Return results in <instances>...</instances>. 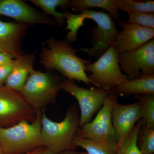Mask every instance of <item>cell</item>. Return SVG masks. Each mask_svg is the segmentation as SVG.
<instances>
[{
	"instance_id": "1",
	"label": "cell",
	"mask_w": 154,
	"mask_h": 154,
	"mask_svg": "<svg viewBox=\"0 0 154 154\" xmlns=\"http://www.w3.org/2000/svg\"><path fill=\"white\" fill-rule=\"evenodd\" d=\"M65 18L69 27L76 31L85 25V19H91L96 22V26L92 27L85 35L86 40L90 42L92 47H81L77 49V51L85 52L90 57L98 59L113 45L119 32L112 17L103 11L86 10L77 14L67 12Z\"/></svg>"
},
{
	"instance_id": "2",
	"label": "cell",
	"mask_w": 154,
	"mask_h": 154,
	"mask_svg": "<svg viewBox=\"0 0 154 154\" xmlns=\"http://www.w3.org/2000/svg\"><path fill=\"white\" fill-rule=\"evenodd\" d=\"M48 47H44L40 55V63L45 69L56 71L66 79L82 82L91 86L86 73V65L89 60L78 57L71 42L67 39L56 40L52 37L46 41Z\"/></svg>"
},
{
	"instance_id": "3",
	"label": "cell",
	"mask_w": 154,
	"mask_h": 154,
	"mask_svg": "<svg viewBox=\"0 0 154 154\" xmlns=\"http://www.w3.org/2000/svg\"><path fill=\"white\" fill-rule=\"evenodd\" d=\"M80 127V114L76 104H72L67 110L63 120L52 121L47 117L45 109L42 113L41 137L44 146L61 154L74 149L73 140Z\"/></svg>"
},
{
	"instance_id": "4",
	"label": "cell",
	"mask_w": 154,
	"mask_h": 154,
	"mask_svg": "<svg viewBox=\"0 0 154 154\" xmlns=\"http://www.w3.org/2000/svg\"><path fill=\"white\" fill-rule=\"evenodd\" d=\"M42 111L32 122H20L14 126L0 128V148L3 154H23L42 146Z\"/></svg>"
},
{
	"instance_id": "5",
	"label": "cell",
	"mask_w": 154,
	"mask_h": 154,
	"mask_svg": "<svg viewBox=\"0 0 154 154\" xmlns=\"http://www.w3.org/2000/svg\"><path fill=\"white\" fill-rule=\"evenodd\" d=\"M54 71L43 72L32 70L28 81L20 91L24 99L36 112L49 104H54L65 80Z\"/></svg>"
},
{
	"instance_id": "6",
	"label": "cell",
	"mask_w": 154,
	"mask_h": 154,
	"mask_svg": "<svg viewBox=\"0 0 154 154\" xmlns=\"http://www.w3.org/2000/svg\"><path fill=\"white\" fill-rule=\"evenodd\" d=\"M90 83L100 88L111 90L114 86L126 82L128 77L122 72L118 61V54L112 45L95 62L86 65Z\"/></svg>"
},
{
	"instance_id": "7",
	"label": "cell",
	"mask_w": 154,
	"mask_h": 154,
	"mask_svg": "<svg viewBox=\"0 0 154 154\" xmlns=\"http://www.w3.org/2000/svg\"><path fill=\"white\" fill-rule=\"evenodd\" d=\"M117 98L118 95L112 91L105 98L94 120L80 127L76 136L117 148L112 121V111Z\"/></svg>"
},
{
	"instance_id": "8",
	"label": "cell",
	"mask_w": 154,
	"mask_h": 154,
	"mask_svg": "<svg viewBox=\"0 0 154 154\" xmlns=\"http://www.w3.org/2000/svg\"><path fill=\"white\" fill-rule=\"evenodd\" d=\"M36 112L20 92L0 86V128L10 127L20 122H33Z\"/></svg>"
},
{
	"instance_id": "9",
	"label": "cell",
	"mask_w": 154,
	"mask_h": 154,
	"mask_svg": "<svg viewBox=\"0 0 154 154\" xmlns=\"http://www.w3.org/2000/svg\"><path fill=\"white\" fill-rule=\"evenodd\" d=\"M61 90L74 96L79 103L80 109V127L91 122L94 114L99 111L105 98L111 90L88 89L81 88L74 80L65 79Z\"/></svg>"
},
{
	"instance_id": "10",
	"label": "cell",
	"mask_w": 154,
	"mask_h": 154,
	"mask_svg": "<svg viewBox=\"0 0 154 154\" xmlns=\"http://www.w3.org/2000/svg\"><path fill=\"white\" fill-rule=\"evenodd\" d=\"M120 68L128 80L154 74V39L137 49L118 54Z\"/></svg>"
},
{
	"instance_id": "11",
	"label": "cell",
	"mask_w": 154,
	"mask_h": 154,
	"mask_svg": "<svg viewBox=\"0 0 154 154\" xmlns=\"http://www.w3.org/2000/svg\"><path fill=\"white\" fill-rule=\"evenodd\" d=\"M0 15L11 17L17 22L29 26L39 24L57 25L53 18L37 11L22 0H0Z\"/></svg>"
},
{
	"instance_id": "12",
	"label": "cell",
	"mask_w": 154,
	"mask_h": 154,
	"mask_svg": "<svg viewBox=\"0 0 154 154\" xmlns=\"http://www.w3.org/2000/svg\"><path fill=\"white\" fill-rule=\"evenodd\" d=\"M142 119L140 103L121 105L116 101L112 111V121L117 145L121 143Z\"/></svg>"
},
{
	"instance_id": "13",
	"label": "cell",
	"mask_w": 154,
	"mask_h": 154,
	"mask_svg": "<svg viewBox=\"0 0 154 154\" xmlns=\"http://www.w3.org/2000/svg\"><path fill=\"white\" fill-rule=\"evenodd\" d=\"M118 22L123 30L119 31L113 45L118 54L137 49L153 39L154 28L133 25L121 20Z\"/></svg>"
},
{
	"instance_id": "14",
	"label": "cell",
	"mask_w": 154,
	"mask_h": 154,
	"mask_svg": "<svg viewBox=\"0 0 154 154\" xmlns=\"http://www.w3.org/2000/svg\"><path fill=\"white\" fill-rule=\"evenodd\" d=\"M29 25L0 20V49L17 56L22 55V39Z\"/></svg>"
},
{
	"instance_id": "15",
	"label": "cell",
	"mask_w": 154,
	"mask_h": 154,
	"mask_svg": "<svg viewBox=\"0 0 154 154\" xmlns=\"http://www.w3.org/2000/svg\"><path fill=\"white\" fill-rule=\"evenodd\" d=\"M35 53H27L20 56L4 86L13 91L20 92L28 81L30 72L33 69Z\"/></svg>"
},
{
	"instance_id": "16",
	"label": "cell",
	"mask_w": 154,
	"mask_h": 154,
	"mask_svg": "<svg viewBox=\"0 0 154 154\" xmlns=\"http://www.w3.org/2000/svg\"><path fill=\"white\" fill-rule=\"evenodd\" d=\"M111 91L121 96L154 94V74L142 75L138 79L128 80L114 86Z\"/></svg>"
},
{
	"instance_id": "17",
	"label": "cell",
	"mask_w": 154,
	"mask_h": 154,
	"mask_svg": "<svg viewBox=\"0 0 154 154\" xmlns=\"http://www.w3.org/2000/svg\"><path fill=\"white\" fill-rule=\"evenodd\" d=\"M117 0H72L68 7L78 13L92 8H100L107 11L113 20L118 22L121 19L117 8Z\"/></svg>"
},
{
	"instance_id": "18",
	"label": "cell",
	"mask_w": 154,
	"mask_h": 154,
	"mask_svg": "<svg viewBox=\"0 0 154 154\" xmlns=\"http://www.w3.org/2000/svg\"><path fill=\"white\" fill-rule=\"evenodd\" d=\"M30 1L46 13L51 14L58 26H62L65 23L66 19L63 13H59L56 10L58 7L63 9L66 8L68 7L69 0H31Z\"/></svg>"
},
{
	"instance_id": "19",
	"label": "cell",
	"mask_w": 154,
	"mask_h": 154,
	"mask_svg": "<svg viewBox=\"0 0 154 154\" xmlns=\"http://www.w3.org/2000/svg\"><path fill=\"white\" fill-rule=\"evenodd\" d=\"M73 146L81 147L88 154H116V149L95 141L75 136L73 140Z\"/></svg>"
},
{
	"instance_id": "20",
	"label": "cell",
	"mask_w": 154,
	"mask_h": 154,
	"mask_svg": "<svg viewBox=\"0 0 154 154\" xmlns=\"http://www.w3.org/2000/svg\"><path fill=\"white\" fill-rule=\"evenodd\" d=\"M143 124L142 119H141L137 123L129 135L121 143L117 145L116 154H143L137 144L138 133Z\"/></svg>"
},
{
	"instance_id": "21",
	"label": "cell",
	"mask_w": 154,
	"mask_h": 154,
	"mask_svg": "<svg viewBox=\"0 0 154 154\" xmlns=\"http://www.w3.org/2000/svg\"><path fill=\"white\" fill-rule=\"evenodd\" d=\"M140 103L143 125L154 128V94L134 95Z\"/></svg>"
},
{
	"instance_id": "22",
	"label": "cell",
	"mask_w": 154,
	"mask_h": 154,
	"mask_svg": "<svg viewBox=\"0 0 154 154\" xmlns=\"http://www.w3.org/2000/svg\"><path fill=\"white\" fill-rule=\"evenodd\" d=\"M117 8L118 11L127 13L140 12L154 14V1L117 0Z\"/></svg>"
},
{
	"instance_id": "23",
	"label": "cell",
	"mask_w": 154,
	"mask_h": 154,
	"mask_svg": "<svg viewBox=\"0 0 154 154\" xmlns=\"http://www.w3.org/2000/svg\"><path fill=\"white\" fill-rule=\"evenodd\" d=\"M137 144L143 154L154 152V128L143 124L139 130Z\"/></svg>"
},
{
	"instance_id": "24",
	"label": "cell",
	"mask_w": 154,
	"mask_h": 154,
	"mask_svg": "<svg viewBox=\"0 0 154 154\" xmlns=\"http://www.w3.org/2000/svg\"><path fill=\"white\" fill-rule=\"evenodd\" d=\"M128 23L146 27L154 28V14L145 12H132L127 13Z\"/></svg>"
},
{
	"instance_id": "25",
	"label": "cell",
	"mask_w": 154,
	"mask_h": 154,
	"mask_svg": "<svg viewBox=\"0 0 154 154\" xmlns=\"http://www.w3.org/2000/svg\"><path fill=\"white\" fill-rule=\"evenodd\" d=\"M17 59L0 65V86L5 85L6 80L17 63Z\"/></svg>"
},
{
	"instance_id": "26",
	"label": "cell",
	"mask_w": 154,
	"mask_h": 154,
	"mask_svg": "<svg viewBox=\"0 0 154 154\" xmlns=\"http://www.w3.org/2000/svg\"><path fill=\"white\" fill-rule=\"evenodd\" d=\"M19 57L0 49V65L16 59Z\"/></svg>"
},
{
	"instance_id": "27",
	"label": "cell",
	"mask_w": 154,
	"mask_h": 154,
	"mask_svg": "<svg viewBox=\"0 0 154 154\" xmlns=\"http://www.w3.org/2000/svg\"><path fill=\"white\" fill-rule=\"evenodd\" d=\"M23 154H60L56 152L47 147L42 146Z\"/></svg>"
},
{
	"instance_id": "28",
	"label": "cell",
	"mask_w": 154,
	"mask_h": 154,
	"mask_svg": "<svg viewBox=\"0 0 154 154\" xmlns=\"http://www.w3.org/2000/svg\"><path fill=\"white\" fill-rule=\"evenodd\" d=\"M79 152L75 151L74 149H71L66 151L60 154H79Z\"/></svg>"
},
{
	"instance_id": "29",
	"label": "cell",
	"mask_w": 154,
	"mask_h": 154,
	"mask_svg": "<svg viewBox=\"0 0 154 154\" xmlns=\"http://www.w3.org/2000/svg\"><path fill=\"white\" fill-rule=\"evenodd\" d=\"M79 154H88L87 153L85 152H80Z\"/></svg>"
},
{
	"instance_id": "30",
	"label": "cell",
	"mask_w": 154,
	"mask_h": 154,
	"mask_svg": "<svg viewBox=\"0 0 154 154\" xmlns=\"http://www.w3.org/2000/svg\"><path fill=\"white\" fill-rule=\"evenodd\" d=\"M0 154H3L2 152L1 148H0Z\"/></svg>"
},
{
	"instance_id": "31",
	"label": "cell",
	"mask_w": 154,
	"mask_h": 154,
	"mask_svg": "<svg viewBox=\"0 0 154 154\" xmlns=\"http://www.w3.org/2000/svg\"></svg>"
}]
</instances>
